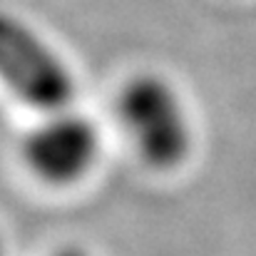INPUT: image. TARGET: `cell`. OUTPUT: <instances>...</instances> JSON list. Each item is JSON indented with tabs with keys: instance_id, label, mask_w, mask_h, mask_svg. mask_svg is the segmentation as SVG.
Returning a JSON list of instances; mask_svg holds the SVG:
<instances>
[{
	"instance_id": "7a4b0ae2",
	"label": "cell",
	"mask_w": 256,
	"mask_h": 256,
	"mask_svg": "<svg viewBox=\"0 0 256 256\" xmlns=\"http://www.w3.org/2000/svg\"><path fill=\"white\" fill-rule=\"evenodd\" d=\"M0 80L22 102L45 112L65 110L75 90L68 65L10 18H0Z\"/></svg>"
},
{
	"instance_id": "5b68a950",
	"label": "cell",
	"mask_w": 256,
	"mask_h": 256,
	"mask_svg": "<svg viewBox=\"0 0 256 256\" xmlns=\"http://www.w3.org/2000/svg\"><path fill=\"white\" fill-rule=\"evenodd\" d=\"M0 256H5V239L0 236Z\"/></svg>"
},
{
	"instance_id": "277c9868",
	"label": "cell",
	"mask_w": 256,
	"mask_h": 256,
	"mask_svg": "<svg viewBox=\"0 0 256 256\" xmlns=\"http://www.w3.org/2000/svg\"><path fill=\"white\" fill-rule=\"evenodd\" d=\"M52 256H92V254H87L85 249H80V246H65V249H58Z\"/></svg>"
},
{
	"instance_id": "6da1fadb",
	"label": "cell",
	"mask_w": 256,
	"mask_h": 256,
	"mask_svg": "<svg viewBox=\"0 0 256 256\" xmlns=\"http://www.w3.org/2000/svg\"><path fill=\"white\" fill-rule=\"evenodd\" d=\"M120 122L137 154L154 170L186 162L194 144L189 110L167 78L142 72L127 80L117 97Z\"/></svg>"
},
{
	"instance_id": "3957f363",
	"label": "cell",
	"mask_w": 256,
	"mask_h": 256,
	"mask_svg": "<svg viewBox=\"0 0 256 256\" xmlns=\"http://www.w3.org/2000/svg\"><path fill=\"white\" fill-rule=\"evenodd\" d=\"M100 157L97 127L85 114L65 110L48 112V117L30 130L22 144V160L40 182L52 186H70L82 182Z\"/></svg>"
}]
</instances>
